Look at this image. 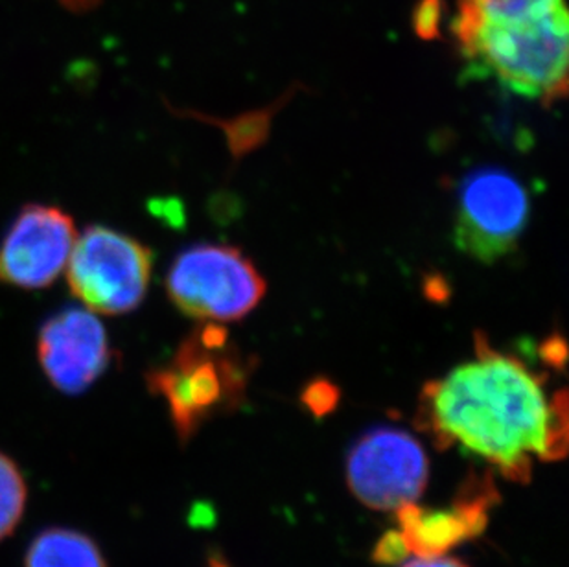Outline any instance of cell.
<instances>
[{
	"mask_svg": "<svg viewBox=\"0 0 569 567\" xmlns=\"http://www.w3.org/2000/svg\"><path fill=\"white\" fill-rule=\"evenodd\" d=\"M417 424L441 450L462 446L510 481L527 483L535 455L566 457L568 395L560 389L548 398L546 376L478 332L473 359L426 384Z\"/></svg>",
	"mask_w": 569,
	"mask_h": 567,
	"instance_id": "obj_1",
	"label": "cell"
},
{
	"mask_svg": "<svg viewBox=\"0 0 569 567\" xmlns=\"http://www.w3.org/2000/svg\"><path fill=\"white\" fill-rule=\"evenodd\" d=\"M451 33L470 74L546 108L568 94L565 0H457Z\"/></svg>",
	"mask_w": 569,
	"mask_h": 567,
	"instance_id": "obj_2",
	"label": "cell"
},
{
	"mask_svg": "<svg viewBox=\"0 0 569 567\" xmlns=\"http://www.w3.org/2000/svg\"><path fill=\"white\" fill-rule=\"evenodd\" d=\"M249 372L229 330L220 322H203L168 364L146 375V384L167 404L179 440L189 442L209 418L242 404Z\"/></svg>",
	"mask_w": 569,
	"mask_h": 567,
	"instance_id": "obj_3",
	"label": "cell"
},
{
	"mask_svg": "<svg viewBox=\"0 0 569 567\" xmlns=\"http://www.w3.org/2000/svg\"><path fill=\"white\" fill-rule=\"evenodd\" d=\"M268 284L240 249L198 243L179 252L167 277L168 297L201 322L240 321L262 302Z\"/></svg>",
	"mask_w": 569,
	"mask_h": 567,
	"instance_id": "obj_4",
	"label": "cell"
},
{
	"mask_svg": "<svg viewBox=\"0 0 569 567\" xmlns=\"http://www.w3.org/2000/svg\"><path fill=\"white\" fill-rule=\"evenodd\" d=\"M153 252L133 236L89 226L76 236L67 262L70 291L97 316H126L146 299Z\"/></svg>",
	"mask_w": 569,
	"mask_h": 567,
	"instance_id": "obj_5",
	"label": "cell"
},
{
	"mask_svg": "<svg viewBox=\"0 0 569 567\" xmlns=\"http://www.w3.org/2000/svg\"><path fill=\"white\" fill-rule=\"evenodd\" d=\"M529 210V193L518 177L503 168H476L457 192L456 246L478 262H498L518 246Z\"/></svg>",
	"mask_w": 569,
	"mask_h": 567,
	"instance_id": "obj_6",
	"label": "cell"
},
{
	"mask_svg": "<svg viewBox=\"0 0 569 567\" xmlns=\"http://www.w3.org/2000/svg\"><path fill=\"white\" fill-rule=\"evenodd\" d=\"M428 476L425 448L402 429H371L350 448V490L371 509L397 510L411 504L425 493Z\"/></svg>",
	"mask_w": 569,
	"mask_h": 567,
	"instance_id": "obj_7",
	"label": "cell"
},
{
	"mask_svg": "<svg viewBox=\"0 0 569 567\" xmlns=\"http://www.w3.org/2000/svg\"><path fill=\"white\" fill-rule=\"evenodd\" d=\"M74 220L54 205H27L0 243V282L49 288L63 273L76 241Z\"/></svg>",
	"mask_w": 569,
	"mask_h": 567,
	"instance_id": "obj_8",
	"label": "cell"
},
{
	"mask_svg": "<svg viewBox=\"0 0 569 567\" xmlns=\"http://www.w3.org/2000/svg\"><path fill=\"white\" fill-rule=\"evenodd\" d=\"M38 359L58 391L78 397L108 372L113 348L97 314L86 306L64 308L39 330Z\"/></svg>",
	"mask_w": 569,
	"mask_h": 567,
	"instance_id": "obj_9",
	"label": "cell"
},
{
	"mask_svg": "<svg viewBox=\"0 0 569 567\" xmlns=\"http://www.w3.org/2000/svg\"><path fill=\"white\" fill-rule=\"evenodd\" d=\"M496 499L498 490L492 476H472L457 493L450 509H425L413 501L400 505V533L417 557H442L462 541L483 535Z\"/></svg>",
	"mask_w": 569,
	"mask_h": 567,
	"instance_id": "obj_10",
	"label": "cell"
},
{
	"mask_svg": "<svg viewBox=\"0 0 569 567\" xmlns=\"http://www.w3.org/2000/svg\"><path fill=\"white\" fill-rule=\"evenodd\" d=\"M24 567H109L91 536L69 527H49L28 546Z\"/></svg>",
	"mask_w": 569,
	"mask_h": 567,
	"instance_id": "obj_11",
	"label": "cell"
},
{
	"mask_svg": "<svg viewBox=\"0 0 569 567\" xmlns=\"http://www.w3.org/2000/svg\"><path fill=\"white\" fill-rule=\"evenodd\" d=\"M28 487L16 460L0 454V541L16 533L27 510Z\"/></svg>",
	"mask_w": 569,
	"mask_h": 567,
	"instance_id": "obj_12",
	"label": "cell"
},
{
	"mask_svg": "<svg viewBox=\"0 0 569 567\" xmlns=\"http://www.w3.org/2000/svg\"><path fill=\"white\" fill-rule=\"evenodd\" d=\"M442 16H445V0H420L413 11L415 33L426 41L439 38Z\"/></svg>",
	"mask_w": 569,
	"mask_h": 567,
	"instance_id": "obj_13",
	"label": "cell"
},
{
	"mask_svg": "<svg viewBox=\"0 0 569 567\" xmlns=\"http://www.w3.org/2000/svg\"><path fill=\"white\" fill-rule=\"evenodd\" d=\"M409 551L408 541L403 538L400 530H389L378 540L375 551H372V560L378 564H398L408 560Z\"/></svg>",
	"mask_w": 569,
	"mask_h": 567,
	"instance_id": "obj_14",
	"label": "cell"
},
{
	"mask_svg": "<svg viewBox=\"0 0 569 567\" xmlns=\"http://www.w3.org/2000/svg\"><path fill=\"white\" fill-rule=\"evenodd\" d=\"M302 400H305V406H307L313 415L322 417V415L332 412L333 407L338 406L339 392L330 381L317 380L308 386Z\"/></svg>",
	"mask_w": 569,
	"mask_h": 567,
	"instance_id": "obj_15",
	"label": "cell"
},
{
	"mask_svg": "<svg viewBox=\"0 0 569 567\" xmlns=\"http://www.w3.org/2000/svg\"><path fill=\"white\" fill-rule=\"evenodd\" d=\"M546 364L551 365L555 369H565L566 364V347L565 341L560 338L546 339L540 350Z\"/></svg>",
	"mask_w": 569,
	"mask_h": 567,
	"instance_id": "obj_16",
	"label": "cell"
},
{
	"mask_svg": "<svg viewBox=\"0 0 569 567\" xmlns=\"http://www.w3.org/2000/svg\"><path fill=\"white\" fill-rule=\"evenodd\" d=\"M402 567H468L465 564L459 563V560H451V558H419V560H413V563L403 564Z\"/></svg>",
	"mask_w": 569,
	"mask_h": 567,
	"instance_id": "obj_17",
	"label": "cell"
},
{
	"mask_svg": "<svg viewBox=\"0 0 569 567\" xmlns=\"http://www.w3.org/2000/svg\"><path fill=\"white\" fill-rule=\"evenodd\" d=\"M61 2H64L72 10H87V8L97 4L98 0H61Z\"/></svg>",
	"mask_w": 569,
	"mask_h": 567,
	"instance_id": "obj_18",
	"label": "cell"
},
{
	"mask_svg": "<svg viewBox=\"0 0 569 567\" xmlns=\"http://www.w3.org/2000/svg\"><path fill=\"white\" fill-rule=\"evenodd\" d=\"M209 567H231V566H229V564H227L226 560H223V558L216 557V558H212V560H210Z\"/></svg>",
	"mask_w": 569,
	"mask_h": 567,
	"instance_id": "obj_19",
	"label": "cell"
}]
</instances>
